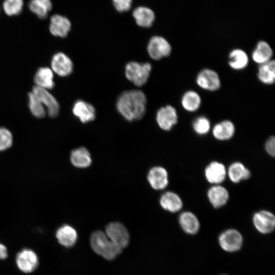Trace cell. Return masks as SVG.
Here are the masks:
<instances>
[{
    "label": "cell",
    "instance_id": "cell-1",
    "mask_svg": "<svg viewBox=\"0 0 275 275\" xmlns=\"http://www.w3.org/2000/svg\"><path fill=\"white\" fill-rule=\"evenodd\" d=\"M147 99L140 90L125 91L118 97L116 106L118 111L127 121L141 119L145 115Z\"/></svg>",
    "mask_w": 275,
    "mask_h": 275
},
{
    "label": "cell",
    "instance_id": "cell-2",
    "mask_svg": "<svg viewBox=\"0 0 275 275\" xmlns=\"http://www.w3.org/2000/svg\"><path fill=\"white\" fill-rule=\"evenodd\" d=\"M90 243L95 252L107 260L115 258L122 250L101 231H96L92 234Z\"/></svg>",
    "mask_w": 275,
    "mask_h": 275
},
{
    "label": "cell",
    "instance_id": "cell-3",
    "mask_svg": "<svg viewBox=\"0 0 275 275\" xmlns=\"http://www.w3.org/2000/svg\"><path fill=\"white\" fill-rule=\"evenodd\" d=\"M151 68L149 63L130 62L126 65L125 75L127 78L135 85L142 86L147 81Z\"/></svg>",
    "mask_w": 275,
    "mask_h": 275
},
{
    "label": "cell",
    "instance_id": "cell-4",
    "mask_svg": "<svg viewBox=\"0 0 275 275\" xmlns=\"http://www.w3.org/2000/svg\"><path fill=\"white\" fill-rule=\"evenodd\" d=\"M105 234L116 245L122 250L129 243V235L127 229L121 223L113 222L105 228Z\"/></svg>",
    "mask_w": 275,
    "mask_h": 275
},
{
    "label": "cell",
    "instance_id": "cell-5",
    "mask_svg": "<svg viewBox=\"0 0 275 275\" xmlns=\"http://www.w3.org/2000/svg\"><path fill=\"white\" fill-rule=\"evenodd\" d=\"M222 249L228 252H234L240 249L243 243L241 233L237 230L230 229L222 232L218 237Z\"/></svg>",
    "mask_w": 275,
    "mask_h": 275
},
{
    "label": "cell",
    "instance_id": "cell-6",
    "mask_svg": "<svg viewBox=\"0 0 275 275\" xmlns=\"http://www.w3.org/2000/svg\"><path fill=\"white\" fill-rule=\"evenodd\" d=\"M15 261L19 269L24 273L34 271L39 265V258L37 254L33 250L28 248L23 249L17 253Z\"/></svg>",
    "mask_w": 275,
    "mask_h": 275
},
{
    "label": "cell",
    "instance_id": "cell-7",
    "mask_svg": "<svg viewBox=\"0 0 275 275\" xmlns=\"http://www.w3.org/2000/svg\"><path fill=\"white\" fill-rule=\"evenodd\" d=\"M171 46L164 38L159 36L152 37L149 41L147 51L150 57L155 60L169 56L171 52Z\"/></svg>",
    "mask_w": 275,
    "mask_h": 275
},
{
    "label": "cell",
    "instance_id": "cell-8",
    "mask_svg": "<svg viewBox=\"0 0 275 275\" xmlns=\"http://www.w3.org/2000/svg\"><path fill=\"white\" fill-rule=\"evenodd\" d=\"M32 92L46 108L50 117L55 118L58 116L60 110L59 104L48 90L35 86Z\"/></svg>",
    "mask_w": 275,
    "mask_h": 275
},
{
    "label": "cell",
    "instance_id": "cell-9",
    "mask_svg": "<svg viewBox=\"0 0 275 275\" xmlns=\"http://www.w3.org/2000/svg\"><path fill=\"white\" fill-rule=\"evenodd\" d=\"M253 223L258 232L262 234H268L274 229L275 216L269 211L261 210L254 214Z\"/></svg>",
    "mask_w": 275,
    "mask_h": 275
},
{
    "label": "cell",
    "instance_id": "cell-10",
    "mask_svg": "<svg viewBox=\"0 0 275 275\" xmlns=\"http://www.w3.org/2000/svg\"><path fill=\"white\" fill-rule=\"evenodd\" d=\"M196 82L201 88L210 91L217 90L221 86L218 74L210 69H204L197 75Z\"/></svg>",
    "mask_w": 275,
    "mask_h": 275
},
{
    "label": "cell",
    "instance_id": "cell-11",
    "mask_svg": "<svg viewBox=\"0 0 275 275\" xmlns=\"http://www.w3.org/2000/svg\"><path fill=\"white\" fill-rule=\"evenodd\" d=\"M156 121L161 129L166 131L171 130L178 121L176 109L170 105L161 107L157 112Z\"/></svg>",
    "mask_w": 275,
    "mask_h": 275
},
{
    "label": "cell",
    "instance_id": "cell-12",
    "mask_svg": "<svg viewBox=\"0 0 275 275\" xmlns=\"http://www.w3.org/2000/svg\"><path fill=\"white\" fill-rule=\"evenodd\" d=\"M71 60L65 53L60 52L54 54L51 61V69L57 75L64 77L70 75L73 71Z\"/></svg>",
    "mask_w": 275,
    "mask_h": 275
},
{
    "label": "cell",
    "instance_id": "cell-13",
    "mask_svg": "<svg viewBox=\"0 0 275 275\" xmlns=\"http://www.w3.org/2000/svg\"><path fill=\"white\" fill-rule=\"evenodd\" d=\"M71 23L68 18L60 14H56L50 18L49 30L54 36L66 37L71 30Z\"/></svg>",
    "mask_w": 275,
    "mask_h": 275
},
{
    "label": "cell",
    "instance_id": "cell-14",
    "mask_svg": "<svg viewBox=\"0 0 275 275\" xmlns=\"http://www.w3.org/2000/svg\"><path fill=\"white\" fill-rule=\"evenodd\" d=\"M226 169L224 165L218 161L210 162L205 169V176L209 183L215 185L223 182L226 176Z\"/></svg>",
    "mask_w": 275,
    "mask_h": 275
},
{
    "label": "cell",
    "instance_id": "cell-15",
    "mask_svg": "<svg viewBox=\"0 0 275 275\" xmlns=\"http://www.w3.org/2000/svg\"><path fill=\"white\" fill-rule=\"evenodd\" d=\"M147 179L151 187L156 190L165 188L169 183L168 172L161 167H155L151 169Z\"/></svg>",
    "mask_w": 275,
    "mask_h": 275
},
{
    "label": "cell",
    "instance_id": "cell-16",
    "mask_svg": "<svg viewBox=\"0 0 275 275\" xmlns=\"http://www.w3.org/2000/svg\"><path fill=\"white\" fill-rule=\"evenodd\" d=\"M72 112L83 123L94 120L96 117V111L93 106L81 100L74 103Z\"/></svg>",
    "mask_w": 275,
    "mask_h": 275
},
{
    "label": "cell",
    "instance_id": "cell-17",
    "mask_svg": "<svg viewBox=\"0 0 275 275\" xmlns=\"http://www.w3.org/2000/svg\"><path fill=\"white\" fill-rule=\"evenodd\" d=\"M207 197L213 207L218 208L227 203L229 199V193L226 188L217 184L208 189Z\"/></svg>",
    "mask_w": 275,
    "mask_h": 275
},
{
    "label": "cell",
    "instance_id": "cell-18",
    "mask_svg": "<svg viewBox=\"0 0 275 275\" xmlns=\"http://www.w3.org/2000/svg\"><path fill=\"white\" fill-rule=\"evenodd\" d=\"M179 223L182 230L187 234L194 235L200 229V223L197 217L193 213L185 211L179 217Z\"/></svg>",
    "mask_w": 275,
    "mask_h": 275
},
{
    "label": "cell",
    "instance_id": "cell-19",
    "mask_svg": "<svg viewBox=\"0 0 275 275\" xmlns=\"http://www.w3.org/2000/svg\"><path fill=\"white\" fill-rule=\"evenodd\" d=\"M56 236L58 242L67 248L72 246L75 243L77 237L75 229L68 225L60 227L56 232Z\"/></svg>",
    "mask_w": 275,
    "mask_h": 275
},
{
    "label": "cell",
    "instance_id": "cell-20",
    "mask_svg": "<svg viewBox=\"0 0 275 275\" xmlns=\"http://www.w3.org/2000/svg\"><path fill=\"white\" fill-rule=\"evenodd\" d=\"M35 86L46 90L52 89L54 86L53 72L48 67L39 68L34 76Z\"/></svg>",
    "mask_w": 275,
    "mask_h": 275
},
{
    "label": "cell",
    "instance_id": "cell-21",
    "mask_svg": "<svg viewBox=\"0 0 275 275\" xmlns=\"http://www.w3.org/2000/svg\"><path fill=\"white\" fill-rule=\"evenodd\" d=\"M273 54L271 47L264 41L258 42L254 49L252 58L256 63L261 65L271 60Z\"/></svg>",
    "mask_w": 275,
    "mask_h": 275
},
{
    "label": "cell",
    "instance_id": "cell-22",
    "mask_svg": "<svg viewBox=\"0 0 275 275\" xmlns=\"http://www.w3.org/2000/svg\"><path fill=\"white\" fill-rule=\"evenodd\" d=\"M132 15L136 24L143 28L151 26L155 20L154 13L146 7H137L134 10Z\"/></svg>",
    "mask_w": 275,
    "mask_h": 275
},
{
    "label": "cell",
    "instance_id": "cell-23",
    "mask_svg": "<svg viewBox=\"0 0 275 275\" xmlns=\"http://www.w3.org/2000/svg\"><path fill=\"white\" fill-rule=\"evenodd\" d=\"M235 130V126L231 121L224 120L214 125L212 129V134L216 139L226 141L234 135Z\"/></svg>",
    "mask_w": 275,
    "mask_h": 275
},
{
    "label": "cell",
    "instance_id": "cell-24",
    "mask_svg": "<svg viewBox=\"0 0 275 275\" xmlns=\"http://www.w3.org/2000/svg\"><path fill=\"white\" fill-rule=\"evenodd\" d=\"M159 202L162 208L171 212H178L183 206L180 197L172 191L163 194L160 197Z\"/></svg>",
    "mask_w": 275,
    "mask_h": 275
},
{
    "label": "cell",
    "instance_id": "cell-25",
    "mask_svg": "<svg viewBox=\"0 0 275 275\" xmlns=\"http://www.w3.org/2000/svg\"><path fill=\"white\" fill-rule=\"evenodd\" d=\"M249 63L247 53L242 49L236 48L229 54L228 64L234 70H241L246 67Z\"/></svg>",
    "mask_w": 275,
    "mask_h": 275
},
{
    "label": "cell",
    "instance_id": "cell-26",
    "mask_svg": "<svg viewBox=\"0 0 275 275\" xmlns=\"http://www.w3.org/2000/svg\"><path fill=\"white\" fill-rule=\"evenodd\" d=\"M70 160L74 166L79 168H87L92 163L90 153L85 147L73 150L71 153Z\"/></svg>",
    "mask_w": 275,
    "mask_h": 275
},
{
    "label": "cell",
    "instance_id": "cell-27",
    "mask_svg": "<svg viewBox=\"0 0 275 275\" xmlns=\"http://www.w3.org/2000/svg\"><path fill=\"white\" fill-rule=\"evenodd\" d=\"M228 175L231 181L234 183L247 180L251 176L250 170L239 162H235L230 166L228 170Z\"/></svg>",
    "mask_w": 275,
    "mask_h": 275
},
{
    "label": "cell",
    "instance_id": "cell-28",
    "mask_svg": "<svg viewBox=\"0 0 275 275\" xmlns=\"http://www.w3.org/2000/svg\"><path fill=\"white\" fill-rule=\"evenodd\" d=\"M257 76L259 80L263 84L271 85L275 80V62L270 61L261 64L258 68Z\"/></svg>",
    "mask_w": 275,
    "mask_h": 275
},
{
    "label": "cell",
    "instance_id": "cell-29",
    "mask_svg": "<svg viewBox=\"0 0 275 275\" xmlns=\"http://www.w3.org/2000/svg\"><path fill=\"white\" fill-rule=\"evenodd\" d=\"M28 7L39 18L45 19L51 10L52 4L51 0H30Z\"/></svg>",
    "mask_w": 275,
    "mask_h": 275
},
{
    "label": "cell",
    "instance_id": "cell-30",
    "mask_svg": "<svg viewBox=\"0 0 275 275\" xmlns=\"http://www.w3.org/2000/svg\"><path fill=\"white\" fill-rule=\"evenodd\" d=\"M201 104V98L199 94L194 91L186 92L181 98V105L183 108L189 112L197 111Z\"/></svg>",
    "mask_w": 275,
    "mask_h": 275
},
{
    "label": "cell",
    "instance_id": "cell-31",
    "mask_svg": "<svg viewBox=\"0 0 275 275\" xmlns=\"http://www.w3.org/2000/svg\"><path fill=\"white\" fill-rule=\"evenodd\" d=\"M29 107L32 115L38 118L44 117L46 115V108L41 101L30 92L28 94Z\"/></svg>",
    "mask_w": 275,
    "mask_h": 275
},
{
    "label": "cell",
    "instance_id": "cell-32",
    "mask_svg": "<svg viewBox=\"0 0 275 275\" xmlns=\"http://www.w3.org/2000/svg\"><path fill=\"white\" fill-rule=\"evenodd\" d=\"M23 6V0H4L3 9L7 15L16 16L21 13Z\"/></svg>",
    "mask_w": 275,
    "mask_h": 275
},
{
    "label": "cell",
    "instance_id": "cell-33",
    "mask_svg": "<svg viewBox=\"0 0 275 275\" xmlns=\"http://www.w3.org/2000/svg\"><path fill=\"white\" fill-rule=\"evenodd\" d=\"M193 127L195 132L199 135L207 133L210 129V122L204 116L197 118L193 123Z\"/></svg>",
    "mask_w": 275,
    "mask_h": 275
},
{
    "label": "cell",
    "instance_id": "cell-34",
    "mask_svg": "<svg viewBox=\"0 0 275 275\" xmlns=\"http://www.w3.org/2000/svg\"><path fill=\"white\" fill-rule=\"evenodd\" d=\"M13 136L9 130L0 127V151L9 148L12 145Z\"/></svg>",
    "mask_w": 275,
    "mask_h": 275
},
{
    "label": "cell",
    "instance_id": "cell-35",
    "mask_svg": "<svg viewBox=\"0 0 275 275\" xmlns=\"http://www.w3.org/2000/svg\"><path fill=\"white\" fill-rule=\"evenodd\" d=\"M112 2L117 11L124 12L130 9L132 0H112Z\"/></svg>",
    "mask_w": 275,
    "mask_h": 275
},
{
    "label": "cell",
    "instance_id": "cell-36",
    "mask_svg": "<svg viewBox=\"0 0 275 275\" xmlns=\"http://www.w3.org/2000/svg\"><path fill=\"white\" fill-rule=\"evenodd\" d=\"M266 152L271 156L275 155V138L274 136L269 137L265 144Z\"/></svg>",
    "mask_w": 275,
    "mask_h": 275
},
{
    "label": "cell",
    "instance_id": "cell-37",
    "mask_svg": "<svg viewBox=\"0 0 275 275\" xmlns=\"http://www.w3.org/2000/svg\"><path fill=\"white\" fill-rule=\"evenodd\" d=\"M8 255L7 249L5 245L0 243V259L3 260L7 258Z\"/></svg>",
    "mask_w": 275,
    "mask_h": 275
},
{
    "label": "cell",
    "instance_id": "cell-38",
    "mask_svg": "<svg viewBox=\"0 0 275 275\" xmlns=\"http://www.w3.org/2000/svg\"><path fill=\"white\" fill-rule=\"evenodd\" d=\"M224 275H226V274H224Z\"/></svg>",
    "mask_w": 275,
    "mask_h": 275
}]
</instances>
